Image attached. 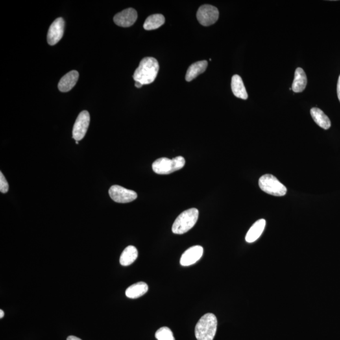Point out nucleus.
<instances>
[{"instance_id":"f257e3e1","label":"nucleus","mask_w":340,"mask_h":340,"mask_svg":"<svg viewBox=\"0 0 340 340\" xmlns=\"http://www.w3.org/2000/svg\"><path fill=\"white\" fill-rule=\"evenodd\" d=\"M160 66L158 61L151 57L143 58L135 71L133 79L143 85L152 84L158 75Z\"/></svg>"},{"instance_id":"f03ea898","label":"nucleus","mask_w":340,"mask_h":340,"mask_svg":"<svg viewBox=\"0 0 340 340\" xmlns=\"http://www.w3.org/2000/svg\"><path fill=\"white\" fill-rule=\"evenodd\" d=\"M217 327L216 317L212 313L206 314L196 324L195 337L197 340H213L216 334Z\"/></svg>"},{"instance_id":"7ed1b4c3","label":"nucleus","mask_w":340,"mask_h":340,"mask_svg":"<svg viewBox=\"0 0 340 340\" xmlns=\"http://www.w3.org/2000/svg\"><path fill=\"white\" fill-rule=\"evenodd\" d=\"M198 211L191 208L185 211L176 218L172 226V232L176 234H183L191 230L197 222Z\"/></svg>"},{"instance_id":"20e7f679","label":"nucleus","mask_w":340,"mask_h":340,"mask_svg":"<svg viewBox=\"0 0 340 340\" xmlns=\"http://www.w3.org/2000/svg\"><path fill=\"white\" fill-rule=\"evenodd\" d=\"M185 160L184 157L177 156L173 159L161 158L152 165V170L159 175H169L184 167Z\"/></svg>"},{"instance_id":"39448f33","label":"nucleus","mask_w":340,"mask_h":340,"mask_svg":"<svg viewBox=\"0 0 340 340\" xmlns=\"http://www.w3.org/2000/svg\"><path fill=\"white\" fill-rule=\"evenodd\" d=\"M259 187L261 191L270 195L282 197L287 193V188L274 175L266 174L261 177L258 182Z\"/></svg>"},{"instance_id":"423d86ee","label":"nucleus","mask_w":340,"mask_h":340,"mask_svg":"<svg viewBox=\"0 0 340 340\" xmlns=\"http://www.w3.org/2000/svg\"><path fill=\"white\" fill-rule=\"evenodd\" d=\"M219 12L216 7L210 5L200 6L197 11V18L201 25L210 26L216 22Z\"/></svg>"},{"instance_id":"0eeeda50","label":"nucleus","mask_w":340,"mask_h":340,"mask_svg":"<svg viewBox=\"0 0 340 340\" xmlns=\"http://www.w3.org/2000/svg\"><path fill=\"white\" fill-rule=\"evenodd\" d=\"M108 193L113 201L117 203H128L134 201L137 197V194L134 191L119 185H113L109 189Z\"/></svg>"},{"instance_id":"6e6552de","label":"nucleus","mask_w":340,"mask_h":340,"mask_svg":"<svg viewBox=\"0 0 340 340\" xmlns=\"http://www.w3.org/2000/svg\"><path fill=\"white\" fill-rule=\"evenodd\" d=\"M90 116L88 111L81 112L76 120L73 128V137L75 141H79L84 138L90 124Z\"/></svg>"},{"instance_id":"1a4fd4ad","label":"nucleus","mask_w":340,"mask_h":340,"mask_svg":"<svg viewBox=\"0 0 340 340\" xmlns=\"http://www.w3.org/2000/svg\"><path fill=\"white\" fill-rule=\"evenodd\" d=\"M64 21L61 17L52 22L47 33V42L49 45H54L60 42L64 35Z\"/></svg>"},{"instance_id":"9d476101","label":"nucleus","mask_w":340,"mask_h":340,"mask_svg":"<svg viewBox=\"0 0 340 340\" xmlns=\"http://www.w3.org/2000/svg\"><path fill=\"white\" fill-rule=\"evenodd\" d=\"M137 19L136 10L134 8H128L115 15L113 17V21L120 27H128L136 22Z\"/></svg>"},{"instance_id":"9b49d317","label":"nucleus","mask_w":340,"mask_h":340,"mask_svg":"<svg viewBox=\"0 0 340 340\" xmlns=\"http://www.w3.org/2000/svg\"><path fill=\"white\" fill-rule=\"evenodd\" d=\"M204 248L201 246H193L185 251L180 259L181 265L184 267L194 264L202 258Z\"/></svg>"},{"instance_id":"f8f14e48","label":"nucleus","mask_w":340,"mask_h":340,"mask_svg":"<svg viewBox=\"0 0 340 340\" xmlns=\"http://www.w3.org/2000/svg\"><path fill=\"white\" fill-rule=\"evenodd\" d=\"M79 78V73L76 71L67 73L61 79L58 84V88L62 92H67L75 86Z\"/></svg>"},{"instance_id":"ddd939ff","label":"nucleus","mask_w":340,"mask_h":340,"mask_svg":"<svg viewBox=\"0 0 340 340\" xmlns=\"http://www.w3.org/2000/svg\"><path fill=\"white\" fill-rule=\"evenodd\" d=\"M266 221L265 219H260L255 222L254 225L251 227L247 234L246 235L245 239L248 243H252L256 241L260 237L263 231L265 230Z\"/></svg>"},{"instance_id":"4468645a","label":"nucleus","mask_w":340,"mask_h":340,"mask_svg":"<svg viewBox=\"0 0 340 340\" xmlns=\"http://www.w3.org/2000/svg\"><path fill=\"white\" fill-rule=\"evenodd\" d=\"M208 66V63L207 61H201V62L193 63L191 66H190L187 71L185 80L187 82H191L197 78L198 76L203 73L206 70Z\"/></svg>"},{"instance_id":"2eb2a0df","label":"nucleus","mask_w":340,"mask_h":340,"mask_svg":"<svg viewBox=\"0 0 340 340\" xmlns=\"http://www.w3.org/2000/svg\"><path fill=\"white\" fill-rule=\"evenodd\" d=\"M232 89L233 94L239 99L246 100L248 99V93L246 91L243 80L237 75L233 76L232 80Z\"/></svg>"},{"instance_id":"dca6fc26","label":"nucleus","mask_w":340,"mask_h":340,"mask_svg":"<svg viewBox=\"0 0 340 340\" xmlns=\"http://www.w3.org/2000/svg\"><path fill=\"white\" fill-rule=\"evenodd\" d=\"M307 83L306 73L302 68L298 67L295 71L292 90L295 93L302 92L306 88Z\"/></svg>"},{"instance_id":"f3484780","label":"nucleus","mask_w":340,"mask_h":340,"mask_svg":"<svg viewBox=\"0 0 340 340\" xmlns=\"http://www.w3.org/2000/svg\"><path fill=\"white\" fill-rule=\"evenodd\" d=\"M311 115L312 118L319 127L325 130L328 129L331 127L330 119L321 109L316 107L311 108Z\"/></svg>"},{"instance_id":"a211bd4d","label":"nucleus","mask_w":340,"mask_h":340,"mask_svg":"<svg viewBox=\"0 0 340 340\" xmlns=\"http://www.w3.org/2000/svg\"><path fill=\"white\" fill-rule=\"evenodd\" d=\"M148 291L147 283L139 282L130 285L126 291V295L130 298H137L145 295Z\"/></svg>"},{"instance_id":"6ab92c4d","label":"nucleus","mask_w":340,"mask_h":340,"mask_svg":"<svg viewBox=\"0 0 340 340\" xmlns=\"http://www.w3.org/2000/svg\"><path fill=\"white\" fill-rule=\"evenodd\" d=\"M137 256H138V252L137 248L134 246H128L123 251L120 258V263L125 267L131 265L136 261Z\"/></svg>"},{"instance_id":"aec40b11","label":"nucleus","mask_w":340,"mask_h":340,"mask_svg":"<svg viewBox=\"0 0 340 340\" xmlns=\"http://www.w3.org/2000/svg\"><path fill=\"white\" fill-rule=\"evenodd\" d=\"M165 22V18L163 15L154 14L148 17L143 27L147 30H155L160 28Z\"/></svg>"},{"instance_id":"412c9836","label":"nucleus","mask_w":340,"mask_h":340,"mask_svg":"<svg viewBox=\"0 0 340 340\" xmlns=\"http://www.w3.org/2000/svg\"><path fill=\"white\" fill-rule=\"evenodd\" d=\"M155 337L158 340H175L173 333L168 327H162L156 331Z\"/></svg>"},{"instance_id":"4be33fe9","label":"nucleus","mask_w":340,"mask_h":340,"mask_svg":"<svg viewBox=\"0 0 340 340\" xmlns=\"http://www.w3.org/2000/svg\"><path fill=\"white\" fill-rule=\"evenodd\" d=\"M8 189H9V186H8L7 181L1 172L0 173V191L1 193H6L8 191Z\"/></svg>"},{"instance_id":"5701e85b","label":"nucleus","mask_w":340,"mask_h":340,"mask_svg":"<svg viewBox=\"0 0 340 340\" xmlns=\"http://www.w3.org/2000/svg\"><path fill=\"white\" fill-rule=\"evenodd\" d=\"M337 94H338V97H339V99L340 102V75L339 76V81H338Z\"/></svg>"},{"instance_id":"b1692460","label":"nucleus","mask_w":340,"mask_h":340,"mask_svg":"<svg viewBox=\"0 0 340 340\" xmlns=\"http://www.w3.org/2000/svg\"><path fill=\"white\" fill-rule=\"evenodd\" d=\"M67 340H82L79 339V338L75 337V336H69L67 337Z\"/></svg>"},{"instance_id":"393cba45","label":"nucleus","mask_w":340,"mask_h":340,"mask_svg":"<svg viewBox=\"0 0 340 340\" xmlns=\"http://www.w3.org/2000/svg\"><path fill=\"white\" fill-rule=\"evenodd\" d=\"M143 85L141 84V83L136 82L135 83V86L137 88H141L142 86H143Z\"/></svg>"},{"instance_id":"a878e982","label":"nucleus","mask_w":340,"mask_h":340,"mask_svg":"<svg viewBox=\"0 0 340 340\" xmlns=\"http://www.w3.org/2000/svg\"><path fill=\"white\" fill-rule=\"evenodd\" d=\"M4 317V311L0 310V318H3Z\"/></svg>"},{"instance_id":"bb28decb","label":"nucleus","mask_w":340,"mask_h":340,"mask_svg":"<svg viewBox=\"0 0 340 340\" xmlns=\"http://www.w3.org/2000/svg\"><path fill=\"white\" fill-rule=\"evenodd\" d=\"M78 143H79V141H76V144L78 145Z\"/></svg>"}]
</instances>
